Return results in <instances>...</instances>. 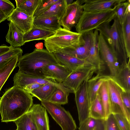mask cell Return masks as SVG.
Returning a JSON list of instances; mask_svg holds the SVG:
<instances>
[{"instance_id": "1", "label": "cell", "mask_w": 130, "mask_h": 130, "mask_svg": "<svg viewBox=\"0 0 130 130\" xmlns=\"http://www.w3.org/2000/svg\"><path fill=\"white\" fill-rule=\"evenodd\" d=\"M32 97L16 86L7 89L0 99L2 122H13L28 112L33 104Z\"/></svg>"}, {"instance_id": "2", "label": "cell", "mask_w": 130, "mask_h": 130, "mask_svg": "<svg viewBox=\"0 0 130 130\" xmlns=\"http://www.w3.org/2000/svg\"><path fill=\"white\" fill-rule=\"evenodd\" d=\"M17 66L18 71L26 74L43 76V68L49 64H60L53 53L46 50L35 48L33 52L22 55L19 58Z\"/></svg>"}, {"instance_id": "3", "label": "cell", "mask_w": 130, "mask_h": 130, "mask_svg": "<svg viewBox=\"0 0 130 130\" xmlns=\"http://www.w3.org/2000/svg\"><path fill=\"white\" fill-rule=\"evenodd\" d=\"M96 29L104 37L118 60H127L122 26L116 15L112 25L110 23L105 24Z\"/></svg>"}, {"instance_id": "4", "label": "cell", "mask_w": 130, "mask_h": 130, "mask_svg": "<svg viewBox=\"0 0 130 130\" xmlns=\"http://www.w3.org/2000/svg\"><path fill=\"white\" fill-rule=\"evenodd\" d=\"M116 15L114 8L98 12H83L75 26L76 32L82 34L94 30L105 24L110 23Z\"/></svg>"}, {"instance_id": "5", "label": "cell", "mask_w": 130, "mask_h": 130, "mask_svg": "<svg viewBox=\"0 0 130 130\" xmlns=\"http://www.w3.org/2000/svg\"><path fill=\"white\" fill-rule=\"evenodd\" d=\"M81 35L61 27L53 35L44 40V45L48 52L53 53L79 43Z\"/></svg>"}, {"instance_id": "6", "label": "cell", "mask_w": 130, "mask_h": 130, "mask_svg": "<svg viewBox=\"0 0 130 130\" xmlns=\"http://www.w3.org/2000/svg\"><path fill=\"white\" fill-rule=\"evenodd\" d=\"M41 103L62 130L76 129V125L72 116L61 105L46 101H41Z\"/></svg>"}, {"instance_id": "7", "label": "cell", "mask_w": 130, "mask_h": 130, "mask_svg": "<svg viewBox=\"0 0 130 130\" xmlns=\"http://www.w3.org/2000/svg\"><path fill=\"white\" fill-rule=\"evenodd\" d=\"M107 80L110 100L111 113L121 114L130 121V111L125 107L122 100L121 92L124 89L110 76Z\"/></svg>"}, {"instance_id": "8", "label": "cell", "mask_w": 130, "mask_h": 130, "mask_svg": "<svg viewBox=\"0 0 130 130\" xmlns=\"http://www.w3.org/2000/svg\"><path fill=\"white\" fill-rule=\"evenodd\" d=\"M94 30L82 33L79 42L61 49L58 52L79 59L85 60L89 53Z\"/></svg>"}, {"instance_id": "9", "label": "cell", "mask_w": 130, "mask_h": 130, "mask_svg": "<svg viewBox=\"0 0 130 130\" xmlns=\"http://www.w3.org/2000/svg\"><path fill=\"white\" fill-rule=\"evenodd\" d=\"M98 47L101 57L109 69V76L115 77L119 69L118 59L104 37L100 33L98 37Z\"/></svg>"}, {"instance_id": "10", "label": "cell", "mask_w": 130, "mask_h": 130, "mask_svg": "<svg viewBox=\"0 0 130 130\" xmlns=\"http://www.w3.org/2000/svg\"><path fill=\"white\" fill-rule=\"evenodd\" d=\"M94 73L96 70L94 67H85L72 72L62 83L74 93L84 81L91 78Z\"/></svg>"}, {"instance_id": "11", "label": "cell", "mask_w": 130, "mask_h": 130, "mask_svg": "<svg viewBox=\"0 0 130 130\" xmlns=\"http://www.w3.org/2000/svg\"><path fill=\"white\" fill-rule=\"evenodd\" d=\"M81 0H77L67 4L65 12L60 20L61 26L71 30L78 22L83 12Z\"/></svg>"}, {"instance_id": "12", "label": "cell", "mask_w": 130, "mask_h": 130, "mask_svg": "<svg viewBox=\"0 0 130 130\" xmlns=\"http://www.w3.org/2000/svg\"><path fill=\"white\" fill-rule=\"evenodd\" d=\"M88 80L84 81L74 93L79 123L89 117L90 105L87 91Z\"/></svg>"}, {"instance_id": "13", "label": "cell", "mask_w": 130, "mask_h": 130, "mask_svg": "<svg viewBox=\"0 0 130 130\" xmlns=\"http://www.w3.org/2000/svg\"><path fill=\"white\" fill-rule=\"evenodd\" d=\"M99 31L94 30L89 54L85 60L94 67L96 74L103 73L106 69L105 63L100 56L98 47Z\"/></svg>"}, {"instance_id": "14", "label": "cell", "mask_w": 130, "mask_h": 130, "mask_svg": "<svg viewBox=\"0 0 130 130\" xmlns=\"http://www.w3.org/2000/svg\"><path fill=\"white\" fill-rule=\"evenodd\" d=\"M34 19V16H29L16 8L7 20L12 22L24 35L33 27Z\"/></svg>"}, {"instance_id": "15", "label": "cell", "mask_w": 130, "mask_h": 130, "mask_svg": "<svg viewBox=\"0 0 130 130\" xmlns=\"http://www.w3.org/2000/svg\"><path fill=\"white\" fill-rule=\"evenodd\" d=\"M54 80L52 77L48 75L40 76L18 71L14 75L13 81L14 86L22 89L27 85L36 83L45 84Z\"/></svg>"}, {"instance_id": "16", "label": "cell", "mask_w": 130, "mask_h": 130, "mask_svg": "<svg viewBox=\"0 0 130 130\" xmlns=\"http://www.w3.org/2000/svg\"><path fill=\"white\" fill-rule=\"evenodd\" d=\"M125 0H82V8L83 12H98L111 8L118 3Z\"/></svg>"}, {"instance_id": "17", "label": "cell", "mask_w": 130, "mask_h": 130, "mask_svg": "<svg viewBox=\"0 0 130 130\" xmlns=\"http://www.w3.org/2000/svg\"><path fill=\"white\" fill-rule=\"evenodd\" d=\"M28 111L38 130H50L46 110L43 106L39 104H33Z\"/></svg>"}, {"instance_id": "18", "label": "cell", "mask_w": 130, "mask_h": 130, "mask_svg": "<svg viewBox=\"0 0 130 130\" xmlns=\"http://www.w3.org/2000/svg\"><path fill=\"white\" fill-rule=\"evenodd\" d=\"M53 53L59 64L66 67L71 72L85 67L92 66L85 60L79 59L59 52Z\"/></svg>"}, {"instance_id": "19", "label": "cell", "mask_w": 130, "mask_h": 130, "mask_svg": "<svg viewBox=\"0 0 130 130\" xmlns=\"http://www.w3.org/2000/svg\"><path fill=\"white\" fill-rule=\"evenodd\" d=\"M43 75L52 77L57 83H62L71 73V72L66 66L60 64H49L42 69Z\"/></svg>"}, {"instance_id": "20", "label": "cell", "mask_w": 130, "mask_h": 130, "mask_svg": "<svg viewBox=\"0 0 130 130\" xmlns=\"http://www.w3.org/2000/svg\"><path fill=\"white\" fill-rule=\"evenodd\" d=\"M122 62L118 74L113 77L126 91L130 92V58L128 62L127 60Z\"/></svg>"}, {"instance_id": "21", "label": "cell", "mask_w": 130, "mask_h": 130, "mask_svg": "<svg viewBox=\"0 0 130 130\" xmlns=\"http://www.w3.org/2000/svg\"><path fill=\"white\" fill-rule=\"evenodd\" d=\"M9 28L6 36V41L12 47H20L25 43L23 40L24 34L11 22L8 24Z\"/></svg>"}, {"instance_id": "22", "label": "cell", "mask_w": 130, "mask_h": 130, "mask_svg": "<svg viewBox=\"0 0 130 130\" xmlns=\"http://www.w3.org/2000/svg\"><path fill=\"white\" fill-rule=\"evenodd\" d=\"M109 76V75L103 74H96L88 80L87 91L90 106L95 97L101 86Z\"/></svg>"}, {"instance_id": "23", "label": "cell", "mask_w": 130, "mask_h": 130, "mask_svg": "<svg viewBox=\"0 0 130 130\" xmlns=\"http://www.w3.org/2000/svg\"><path fill=\"white\" fill-rule=\"evenodd\" d=\"M57 83L55 80L44 84L34 89L30 93L32 96L37 98L41 101H47L55 91Z\"/></svg>"}, {"instance_id": "24", "label": "cell", "mask_w": 130, "mask_h": 130, "mask_svg": "<svg viewBox=\"0 0 130 130\" xmlns=\"http://www.w3.org/2000/svg\"><path fill=\"white\" fill-rule=\"evenodd\" d=\"M70 93L73 92L70 90L66 87L62 83H57L55 91L47 101L60 105L67 104Z\"/></svg>"}, {"instance_id": "25", "label": "cell", "mask_w": 130, "mask_h": 130, "mask_svg": "<svg viewBox=\"0 0 130 130\" xmlns=\"http://www.w3.org/2000/svg\"><path fill=\"white\" fill-rule=\"evenodd\" d=\"M57 15L45 18H34L33 25L48 30L55 31L61 27Z\"/></svg>"}, {"instance_id": "26", "label": "cell", "mask_w": 130, "mask_h": 130, "mask_svg": "<svg viewBox=\"0 0 130 130\" xmlns=\"http://www.w3.org/2000/svg\"><path fill=\"white\" fill-rule=\"evenodd\" d=\"M55 31L39 28L33 25L32 29L24 35L23 40L25 43L40 40H45L53 35Z\"/></svg>"}, {"instance_id": "27", "label": "cell", "mask_w": 130, "mask_h": 130, "mask_svg": "<svg viewBox=\"0 0 130 130\" xmlns=\"http://www.w3.org/2000/svg\"><path fill=\"white\" fill-rule=\"evenodd\" d=\"M67 5V0H58L47 10L36 18H45L57 15L60 20L64 14Z\"/></svg>"}, {"instance_id": "28", "label": "cell", "mask_w": 130, "mask_h": 130, "mask_svg": "<svg viewBox=\"0 0 130 130\" xmlns=\"http://www.w3.org/2000/svg\"><path fill=\"white\" fill-rule=\"evenodd\" d=\"M22 55H18L13 57L5 65L0 69V91L15 68L19 58Z\"/></svg>"}, {"instance_id": "29", "label": "cell", "mask_w": 130, "mask_h": 130, "mask_svg": "<svg viewBox=\"0 0 130 130\" xmlns=\"http://www.w3.org/2000/svg\"><path fill=\"white\" fill-rule=\"evenodd\" d=\"M97 93L104 109L106 119L111 113L110 100L107 79L101 86Z\"/></svg>"}, {"instance_id": "30", "label": "cell", "mask_w": 130, "mask_h": 130, "mask_svg": "<svg viewBox=\"0 0 130 130\" xmlns=\"http://www.w3.org/2000/svg\"><path fill=\"white\" fill-rule=\"evenodd\" d=\"M105 120L89 117L79 123V130H105Z\"/></svg>"}, {"instance_id": "31", "label": "cell", "mask_w": 130, "mask_h": 130, "mask_svg": "<svg viewBox=\"0 0 130 130\" xmlns=\"http://www.w3.org/2000/svg\"><path fill=\"white\" fill-rule=\"evenodd\" d=\"M41 0H15L17 8L27 15L34 16Z\"/></svg>"}, {"instance_id": "32", "label": "cell", "mask_w": 130, "mask_h": 130, "mask_svg": "<svg viewBox=\"0 0 130 130\" xmlns=\"http://www.w3.org/2000/svg\"><path fill=\"white\" fill-rule=\"evenodd\" d=\"M13 122L17 126L16 130H38L28 111Z\"/></svg>"}, {"instance_id": "33", "label": "cell", "mask_w": 130, "mask_h": 130, "mask_svg": "<svg viewBox=\"0 0 130 130\" xmlns=\"http://www.w3.org/2000/svg\"><path fill=\"white\" fill-rule=\"evenodd\" d=\"M89 117L106 120L104 109L98 93L90 106Z\"/></svg>"}, {"instance_id": "34", "label": "cell", "mask_w": 130, "mask_h": 130, "mask_svg": "<svg viewBox=\"0 0 130 130\" xmlns=\"http://www.w3.org/2000/svg\"><path fill=\"white\" fill-rule=\"evenodd\" d=\"M113 7L115 9L116 16L122 25L125 21L127 14L130 13V0L120 2L115 5Z\"/></svg>"}, {"instance_id": "35", "label": "cell", "mask_w": 130, "mask_h": 130, "mask_svg": "<svg viewBox=\"0 0 130 130\" xmlns=\"http://www.w3.org/2000/svg\"><path fill=\"white\" fill-rule=\"evenodd\" d=\"M122 25L127 58H129L130 56V13L127 14L125 21Z\"/></svg>"}, {"instance_id": "36", "label": "cell", "mask_w": 130, "mask_h": 130, "mask_svg": "<svg viewBox=\"0 0 130 130\" xmlns=\"http://www.w3.org/2000/svg\"><path fill=\"white\" fill-rule=\"evenodd\" d=\"M22 50L20 47L12 48L8 52L0 55V69L13 57L18 55H22Z\"/></svg>"}, {"instance_id": "37", "label": "cell", "mask_w": 130, "mask_h": 130, "mask_svg": "<svg viewBox=\"0 0 130 130\" xmlns=\"http://www.w3.org/2000/svg\"><path fill=\"white\" fill-rule=\"evenodd\" d=\"M58 0H41L34 15V18L48 9L51 6Z\"/></svg>"}, {"instance_id": "38", "label": "cell", "mask_w": 130, "mask_h": 130, "mask_svg": "<svg viewBox=\"0 0 130 130\" xmlns=\"http://www.w3.org/2000/svg\"><path fill=\"white\" fill-rule=\"evenodd\" d=\"M113 115L120 130H130V121L125 117L119 114Z\"/></svg>"}, {"instance_id": "39", "label": "cell", "mask_w": 130, "mask_h": 130, "mask_svg": "<svg viewBox=\"0 0 130 130\" xmlns=\"http://www.w3.org/2000/svg\"><path fill=\"white\" fill-rule=\"evenodd\" d=\"M15 8L14 5L10 1L0 0V10L8 17Z\"/></svg>"}, {"instance_id": "40", "label": "cell", "mask_w": 130, "mask_h": 130, "mask_svg": "<svg viewBox=\"0 0 130 130\" xmlns=\"http://www.w3.org/2000/svg\"><path fill=\"white\" fill-rule=\"evenodd\" d=\"M105 130H120L114 115L111 113L105 120Z\"/></svg>"}, {"instance_id": "41", "label": "cell", "mask_w": 130, "mask_h": 130, "mask_svg": "<svg viewBox=\"0 0 130 130\" xmlns=\"http://www.w3.org/2000/svg\"><path fill=\"white\" fill-rule=\"evenodd\" d=\"M123 103L126 108L130 111V92L123 90L121 92Z\"/></svg>"}, {"instance_id": "42", "label": "cell", "mask_w": 130, "mask_h": 130, "mask_svg": "<svg viewBox=\"0 0 130 130\" xmlns=\"http://www.w3.org/2000/svg\"><path fill=\"white\" fill-rule=\"evenodd\" d=\"M44 84L37 83L28 84L24 86L22 89L28 93L30 94L34 90L43 86Z\"/></svg>"}, {"instance_id": "43", "label": "cell", "mask_w": 130, "mask_h": 130, "mask_svg": "<svg viewBox=\"0 0 130 130\" xmlns=\"http://www.w3.org/2000/svg\"><path fill=\"white\" fill-rule=\"evenodd\" d=\"M10 46H8L5 44L0 46V55L8 52L12 48Z\"/></svg>"}, {"instance_id": "44", "label": "cell", "mask_w": 130, "mask_h": 130, "mask_svg": "<svg viewBox=\"0 0 130 130\" xmlns=\"http://www.w3.org/2000/svg\"><path fill=\"white\" fill-rule=\"evenodd\" d=\"M8 17L3 12L0 10V23L7 19Z\"/></svg>"}]
</instances>
